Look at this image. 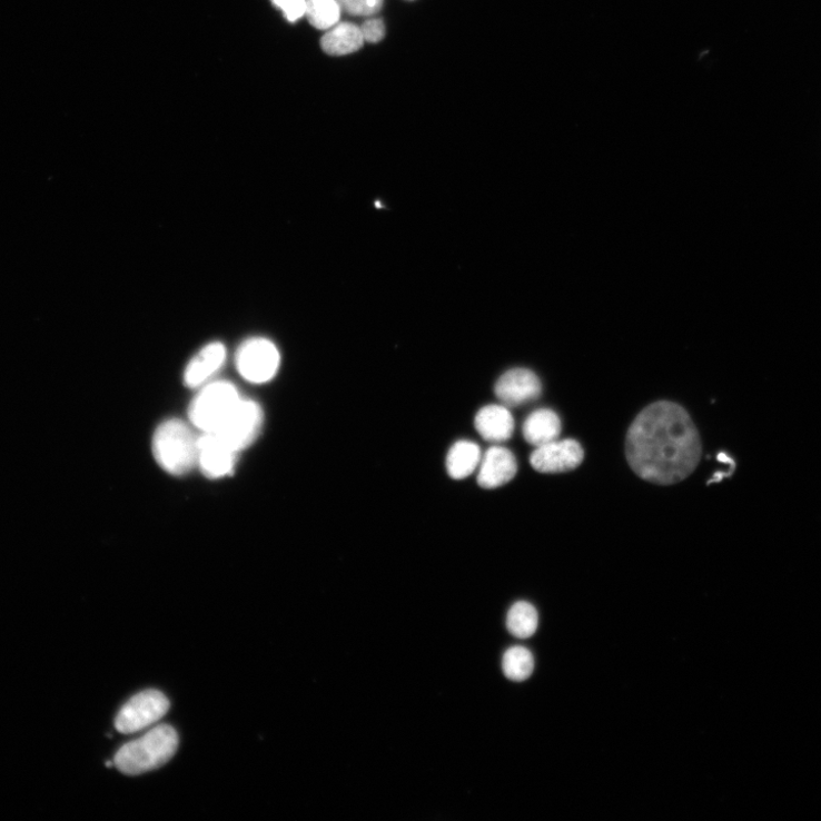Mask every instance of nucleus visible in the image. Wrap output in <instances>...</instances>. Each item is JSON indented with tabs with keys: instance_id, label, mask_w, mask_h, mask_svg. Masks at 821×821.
Here are the masks:
<instances>
[{
	"instance_id": "obj_1",
	"label": "nucleus",
	"mask_w": 821,
	"mask_h": 821,
	"mask_svg": "<svg viewBox=\"0 0 821 821\" xmlns=\"http://www.w3.org/2000/svg\"><path fill=\"white\" fill-rule=\"evenodd\" d=\"M625 454L639 477L672 485L695 472L702 458V442L688 410L661 400L634 419L626 435Z\"/></svg>"
},
{
	"instance_id": "obj_2",
	"label": "nucleus",
	"mask_w": 821,
	"mask_h": 821,
	"mask_svg": "<svg viewBox=\"0 0 821 821\" xmlns=\"http://www.w3.org/2000/svg\"><path fill=\"white\" fill-rule=\"evenodd\" d=\"M178 749L176 730L160 724L144 738L123 745L115 756V765L125 774L136 775L166 764Z\"/></svg>"
},
{
	"instance_id": "obj_3",
	"label": "nucleus",
	"mask_w": 821,
	"mask_h": 821,
	"mask_svg": "<svg viewBox=\"0 0 821 821\" xmlns=\"http://www.w3.org/2000/svg\"><path fill=\"white\" fill-rule=\"evenodd\" d=\"M152 449L158 465L170 475H187L198 466L199 437L180 421H168L158 427Z\"/></svg>"
},
{
	"instance_id": "obj_4",
	"label": "nucleus",
	"mask_w": 821,
	"mask_h": 821,
	"mask_svg": "<svg viewBox=\"0 0 821 821\" xmlns=\"http://www.w3.org/2000/svg\"><path fill=\"white\" fill-rule=\"evenodd\" d=\"M241 399L231 383L216 382L205 386L189 408L191 423L204 433H214Z\"/></svg>"
},
{
	"instance_id": "obj_5",
	"label": "nucleus",
	"mask_w": 821,
	"mask_h": 821,
	"mask_svg": "<svg viewBox=\"0 0 821 821\" xmlns=\"http://www.w3.org/2000/svg\"><path fill=\"white\" fill-rule=\"evenodd\" d=\"M237 369L254 384H264L277 375L281 356L276 345L266 338L246 340L237 353Z\"/></svg>"
},
{
	"instance_id": "obj_6",
	"label": "nucleus",
	"mask_w": 821,
	"mask_h": 821,
	"mask_svg": "<svg viewBox=\"0 0 821 821\" xmlns=\"http://www.w3.org/2000/svg\"><path fill=\"white\" fill-rule=\"evenodd\" d=\"M263 422L261 407L254 400L241 398L214 433L239 453L256 441Z\"/></svg>"
},
{
	"instance_id": "obj_7",
	"label": "nucleus",
	"mask_w": 821,
	"mask_h": 821,
	"mask_svg": "<svg viewBox=\"0 0 821 821\" xmlns=\"http://www.w3.org/2000/svg\"><path fill=\"white\" fill-rule=\"evenodd\" d=\"M170 708L158 691H146L131 698L119 711L116 728L121 734H133L161 720Z\"/></svg>"
},
{
	"instance_id": "obj_8",
	"label": "nucleus",
	"mask_w": 821,
	"mask_h": 821,
	"mask_svg": "<svg viewBox=\"0 0 821 821\" xmlns=\"http://www.w3.org/2000/svg\"><path fill=\"white\" fill-rule=\"evenodd\" d=\"M583 459L584 452L578 442L557 439L536 447L531 455V465L542 474H560L574 471Z\"/></svg>"
},
{
	"instance_id": "obj_9",
	"label": "nucleus",
	"mask_w": 821,
	"mask_h": 821,
	"mask_svg": "<svg viewBox=\"0 0 821 821\" xmlns=\"http://www.w3.org/2000/svg\"><path fill=\"white\" fill-rule=\"evenodd\" d=\"M238 452L215 433H204L199 437L198 466L204 475L218 479L233 474Z\"/></svg>"
},
{
	"instance_id": "obj_10",
	"label": "nucleus",
	"mask_w": 821,
	"mask_h": 821,
	"mask_svg": "<svg viewBox=\"0 0 821 821\" xmlns=\"http://www.w3.org/2000/svg\"><path fill=\"white\" fill-rule=\"evenodd\" d=\"M494 392L502 404L515 407L537 399L542 393V385L533 372L516 368L498 378Z\"/></svg>"
},
{
	"instance_id": "obj_11",
	"label": "nucleus",
	"mask_w": 821,
	"mask_h": 821,
	"mask_svg": "<svg viewBox=\"0 0 821 821\" xmlns=\"http://www.w3.org/2000/svg\"><path fill=\"white\" fill-rule=\"evenodd\" d=\"M477 471L478 485L485 489H494L513 481L518 465L512 451L502 446H492L482 455Z\"/></svg>"
},
{
	"instance_id": "obj_12",
	"label": "nucleus",
	"mask_w": 821,
	"mask_h": 821,
	"mask_svg": "<svg viewBox=\"0 0 821 821\" xmlns=\"http://www.w3.org/2000/svg\"><path fill=\"white\" fill-rule=\"evenodd\" d=\"M475 427L485 441L502 443L512 438L515 421L508 406L492 404L478 410Z\"/></svg>"
},
{
	"instance_id": "obj_13",
	"label": "nucleus",
	"mask_w": 821,
	"mask_h": 821,
	"mask_svg": "<svg viewBox=\"0 0 821 821\" xmlns=\"http://www.w3.org/2000/svg\"><path fill=\"white\" fill-rule=\"evenodd\" d=\"M226 358V349L221 343L215 342L205 346L188 364L185 383L190 388L205 385L221 367Z\"/></svg>"
},
{
	"instance_id": "obj_14",
	"label": "nucleus",
	"mask_w": 821,
	"mask_h": 821,
	"mask_svg": "<svg viewBox=\"0 0 821 821\" xmlns=\"http://www.w3.org/2000/svg\"><path fill=\"white\" fill-rule=\"evenodd\" d=\"M561 433V418L551 408L534 410L523 426V434L526 442L535 447L557 441Z\"/></svg>"
},
{
	"instance_id": "obj_15",
	"label": "nucleus",
	"mask_w": 821,
	"mask_h": 821,
	"mask_svg": "<svg viewBox=\"0 0 821 821\" xmlns=\"http://www.w3.org/2000/svg\"><path fill=\"white\" fill-rule=\"evenodd\" d=\"M482 451L471 441H459L452 445L446 456V469L453 479L462 481L473 475L479 467Z\"/></svg>"
},
{
	"instance_id": "obj_16",
	"label": "nucleus",
	"mask_w": 821,
	"mask_h": 821,
	"mask_svg": "<svg viewBox=\"0 0 821 821\" xmlns=\"http://www.w3.org/2000/svg\"><path fill=\"white\" fill-rule=\"evenodd\" d=\"M360 28L353 23H337L324 36L322 46L324 51L334 57L355 53L364 43Z\"/></svg>"
},
{
	"instance_id": "obj_17",
	"label": "nucleus",
	"mask_w": 821,
	"mask_h": 821,
	"mask_svg": "<svg viewBox=\"0 0 821 821\" xmlns=\"http://www.w3.org/2000/svg\"><path fill=\"white\" fill-rule=\"evenodd\" d=\"M537 626L538 615L532 604L518 602L508 612L507 627L514 636L527 639L536 632Z\"/></svg>"
},
{
	"instance_id": "obj_18",
	"label": "nucleus",
	"mask_w": 821,
	"mask_h": 821,
	"mask_svg": "<svg viewBox=\"0 0 821 821\" xmlns=\"http://www.w3.org/2000/svg\"><path fill=\"white\" fill-rule=\"evenodd\" d=\"M342 8L338 0H306V13L309 23L319 30H329L340 19Z\"/></svg>"
},
{
	"instance_id": "obj_19",
	"label": "nucleus",
	"mask_w": 821,
	"mask_h": 821,
	"mask_svg": "<svg viewBox=\"0 0 821 821\" xmlns=\"http://www.w3.org/2000/svg\"><path fill=\"white\" fill-rule=\"evenodd\" d=\"M502 669L508 679L516 682L525 681L534 671V657L525 647H513L505 653Z\"/></svg>"
},
{
	"instance_id": "obj_20",
	"label": "nucleus",
	"mask_w": 821,
	"mask_h": 821,
	"mask_svg": "<svg viewBox=\"0 0 821 821\" xmlns=\"http://www.w3.org/2000/svg\"><path fill=\"white\" fill-rule=\"evenodd\" d=\"M343 11L354 17H373L384 6V0H338Z\"/></svg>"
},
{
	"instance_id": "obj_21",
	"label": "nucleus",
	"mask_w": 821,
	"mask_h": 821,
	"mask_svg": "<svg viewBox=\"0 0 821 821\" xmlns=\"http://www.w3.org/2000/svg\"><path fill=\"white\" fill-rule=\"evenodd\" d=\"M279 8L288 21L296 22L306 13V0H271Z\"/></svg>"
},
{
	"instance_id": "obj_22",
	"label": "nucleus",
	"mask_w": 821,
	"mask_h": 821,
	"mask_svg": "<svg viewBox=\"0 0 821 821\" xmlns=\"http://www.w3.org/2000/svg\"><path fill=\"white\" fill-rule=\"evenodd\" d=\"M359 28L365 41L379 42L385 37V24L379 19L365 21Z\"/></svg>"
}]
</instances>
